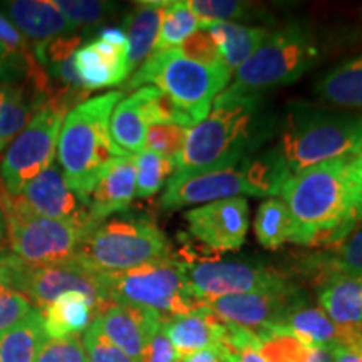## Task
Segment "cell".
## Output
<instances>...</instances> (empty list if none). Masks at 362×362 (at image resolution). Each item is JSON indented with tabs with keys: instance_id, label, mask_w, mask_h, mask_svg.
<instances>
[{
	"instance_id": "31",
	"label": "cell",
	"mask_w": 362,
	"mask_h": 362,
	"mask_svg": "<svg viewBox=\"0 0 362 362\" xmlns=\"http://www.w3.org/2000/svg\"><path fill=\"white\" fill-rule=\"evenodd\" d=\"M309 269L319 274L320 282L332 274L362 277V225L336 245L310 257Z\"/></svg>"
},
{
	"instance_id": "30",
	"label": "cell",
	"mask_w": 362,
	"mask_h": 362,
	"mask_svg": "<svg viewBox=\"0 0 362 362\" xmlns=\"http://www.w3.org/2000/svg\"><path fill=\"white\" fill-rule=\"evenodd\" d=\"M245 173L252 197H270L280 193L284 183L291 178L292 171L277 148L252 155L240 163Z\"/></svg>"
},
{
	"instance_id": "13",
	"label": "cell",
	"mask_w": 362,
	"mask_h": 362,
	"mask_svg": "<svg viewBox=\"0 0 362 362\" xmlns=\"http://www.w3.org/2000/svg\"><path fill=\"white\" fill-rule=\"evenodd\" d=\"M185 221L189 235L211 250H238L248 232V202L235 197L208 203L187 211Z\"/></svg>"
},
{
	"instance_id": "42",
	"label": "cell",
	"mask_w": 362,
	"mask_h": 362,
	"mask_svg": "<svg viewBox=\"0 0 362 362\" xmlns=\"http://www.w3.org/2000/svg\"><path fill=\"white\" fill-rule=\"evenodd\" d=\"M35 362H89L79 337L45 339Z\"/></svg>"
},
{
	"instance_id": "52",
	"label": "cell",
	"mask_w": 362,
	"mask_h": 362,
	"mask_svg": "<svg viewBox=\"0 0 362 362\" xmlns=\"http://www.w3.org/2000/svg\"><path fill=\"white\" fill-rule=\"evenodd\" d=\"M4 237H6V221H4L2 210H0V242H2Z\"/></svg>"
},
{
	"instance_id": "54",
	"label": "cell",
	"mask_w": 362,
	"mask_h": 362,
	"mask_svg": "<svg viewBox=\"0 0 362 362\" xmlns=\"http://www.w3.org/2000/svg\"><path fill=\"white\" fill-rule=\"evenodd\" d=\"M359 352H361V356H362V342H361V349H359Z\"/></svg>"
},
{
	"instance_id": "34",
	"label": "cell",
	"mask_w": 362,
	"mask_h": 362,
	"mask_svg": "<svg viewBox=\"0 0 362 362\" xmlns=\"http://www.w3.org/2000/svg\"><path fill=\"white\" fill-rule=\"evenodd\" d=\"M259 352L267 362H309L312 347L282 327H270L257 332Z\"/></svg>"
},
{
	"instance_id": "44",
	"label": "cell",
	"mask_w": 362,
	"mask_h": 362,
	"mask_svg": "<svg viewBox=\"0 0 362 362\" xmlns=\"http://www.w3.org/2000/svg\"><path fill=\"white\" fill-rule=\"evenodd\" d=\"M143 362H181L176 354L173 344L170 342L168 336L165 334V329L156 330L155 336L148 342L146 349L143 354Z\"/></svg>"
},
{
	"instance_id": "28",
	"label": "cell",
	"mask_w": 362,
	"mask_h": 362,
	"mask_svg": "<svg viewBox=\"0 0 362 362\" xmlns=\"http://www.w3.org/2000/svg\"><path fill=\"white\" fill-rule=\"evenodd\" d=\"M322 101L344 110L362 111V56L344 61L315 86Z\"/></svg>"
},
{
	"instance_id": "38",
	"label": "cell",
	"mask_w": 362,
	"mask_h": 362,
	"mask_svg": "<svg viewBox=\"0 0 362 362\" xmlns=\"http://www.w3.org/2000/svg\"><path fill=\"white\" fill-rule=\"evenodd\" d=\"M189 8L200 21V27L216 22H233L245 19L252 7L240 0H189Z\"/></svg>"
},
{
	"instance_id": "51",
	"label": "cell",
	"mask_w": 362,
	"mask_h": 362,
	"mask_svg": "<svg viewBox=\"0 0 362 362\" xmlns=\"http://www.w3.org/2000/svg\"><path fill=\"white\" fill-rule=\"evenodd\" d=\"M332 347H312L309 354V362H334Z\"/></svg>"
},
{
	"instance_id": "5",
	"label": "cell",
	"mask_w": 362,
	"mask_h": 362,
	"mask_svg": "<svg viewBox=\"0 0 362 362\" xmlns=\"http://www.w3.org/2000/svg\"><path fill=\"white\" fill-rule=\"evenodd\" d=\"M171 255L166 235L153 220L116 216L99 223L83 238L76 262L98 275L117 274Z\"/></svg>"
},
{
	"instance_id": "53",
	"label": "cell",
	"mask_w": 362,
	"mask_h": 362,
	"mask_svg": "<svg viewBox=\"0 0 362 362\" xmlns=\"http://www.w3.org/2000/svg\"><path fill=\"white\" fill-rule=\"evenodd\" d=\"M2 93H4V81H0V101H2ZM4 149L0 146V153H2Z\"/></svg>"
},
{
	"instance_id": "16",
	"label": "cell",
	"mask_w": 362,
	"mask_h": 362,
	"mask_svg": "<svg viewBox=\"0 0 362 362\" xmlns=\"http://www.w3.org/2000/svg\"><path fill=\"white\" fill-rule=\"evenodd\" d=\"M238 194H250L240 163L233 168L206 171L198 175H173L166 183L160 205L163 210H178L183 206L208 205Z\"/></svg>"
},
{
	"instance_id": "40",
	"label": "cell",
	"mask_w": 362,
	"mask_h": 362,
	"mask_svg": "<svg viewBox=\"0 0 362 362\" xmlns=\"http://www.w3.org/2000/svg\"><path fill=\"white\" fill-rule=\"evenodd\" d=\"M83 344L89 362H139L116 347L104 336L94 320L84 332Z\"/></svg>"
},
{
	"instance_id": "36",
	"label": "cell",
	"mask_w": 362,
	"mask_h": 362,
	"mask_svg": "<svg viewBox=\"0 0 362 362\" xmlns=\"http://www.w3.org/2000/svg\"><path fill=\"white\" fill-rule=\"evenodd\" d=\"M188 129L180 124H151L146 131L144 151L168 158L178 163L187 141Z\"/></svg>"
},
{
	"instance_id": "26",
	"label": "cell",
	"mask_w": 362,
	"mask_h": 362,
	"mask_svg": "<svg viewBox=\"0 0 362 362\" xmlns=\"http://www.w3.org/2000/svg\"><path fill=\"white\" fill-rule=\"evenodd\" d=\"M165 6L166 2H139L126 17L124 34L128 39L129 74L155 52Z\"/></svg>"
},
{
	"instance_id": "25",
	"label": "cell",
	"mask_w": 362,
	"mask_h": 362,
	"mask_svg": "<svg viewBox=\"0 0 362 362\" xmlns=\"http://www.w3.org/2000/svg\"><path fill=\"white\" fill-rule=\"evenodd\" d=\"M319 307L344 327L362 325V277L332 274L320 282Z\"/></svg>"
},
{
	"instance_id": "4",
	"label": "cell",
	"mask_w": 362,
	"mask_h": 362,
	"mask_svg": "<svg viewBox=\"0 0 362 362\" xmlns=\"http://www.w3.org/2000/svg\"><path fill=\"white\" fill-rule=\"evenodd\" d=\"M362 144V115L297 104L288 111L277 149L293 173L352 156Z\"/></svg>"
},
{
	"instance_id": "32",
	"label": "cell",
	"mask_w": 362,
	"mask_h": 362,
	"mask_svg": "<svg viewBox=\"0 0 362 362\" xmlns=\"http://www.w3.org/2000/svg\"><path fill=\"white\" fill-rule=\"evenodd\" d=\"M253 230L260 245L270 250H277L280 245L291 240V215L279 197L269 198L262 203L253 221Z\"/></svg>"
},
{
	"instance_id": "7",
	"label": "cell",
	"mask_w": 362,
	"mask_h": 362,
	"mask_svg": "<svg viewBox=\"0 0 362 362\" xmlns=\"http://www.w3.org/2000/svg\"><path fill=\"white\" fill-rule=\"evenodd\" d=\"M101 282L107 304L143 307L166 320L202 307L185 277L183 264L173 255L131 270L101 275Z\"/></svg>"
},
{
	"instance_id": "15",
	"label": "cell",
	"mask_w": 362,
	"mask_h": 362,
	"mask_svg": "<svg viewBox=\"0 0 362 362\" xmlns=\"http://www.w3.org/2000/svg\"><path fill=\"white\" fill-rule=\"evenodd\" d=\"M74 64L86 90L119 86L129 76L128 39L119 27H107L98 39L74 54Z\"/></svg>"
},
{
	"instance_id": "19",
	"label": "cell",
	"mask_w": 362,
	"mask_h": 362,
	"mask_svg": "<svg viewBox=\"0 0 362 362\" xmlns=\"http://www.w3.org/2000/svg\"><path fill=\"white\" fill-rule=\"evenodd\" d=\"M94 322L116 347L133 359L143 362L148 342L166 319L143 307L110 304L94 317Z\"/></svg>"
},
{
	"instance_id": "1",
	"label": "cell",
	"mask_w": 362,
	"mask_h": 362,
	"mask_svg": "<svg viewBox=\"0 0 362 362\" xmlns=\"http://www.w3.org/2000/svg\"><path fill=\"white\" fill-rule=\"evenodd\" d=\"M274 121L262 94L226 88L205 119L188 129L173 175H198L233 168L270 138Z\"/></svg>"
},
{
	"instance_id": "27",
	"label": "cell",
	"mask_w": 362,
	"mask_h": 362,
	"mask_svg": "<svg viewBox=\"0 0 362 362\" xmlns=\"http://www.w3.org/2000/svg\"><path fill=\"white\" fill-rule=\"evenodd\" d=\"M200 29H205L215 40L230 72L237 71L259 49L269 34L262 27H248L237 22H216Z\"/></svg>"
},
{
	"instance_id": "2",
	"label": "cell",
	"mask_w": 362,
	"mask_h": 362,
	"mask_svg": "<svg viewBox=\"0 0 362 362\" xmlns=\"http://www.w3.org/2000/svg\"><path fill=\"white\" fill-rule=\"evenodd\" d=\"M349 161L351 156L320 163L291 175L285 181L279 198L291 215L292 233L288 242L329 248L361 225Z\"/></svg>"
},
{
	"instance_id": "11",
	"label": "cell",
	"mask_w": 362,
	"mask_h": 362,
	"mask_svg": "<svg viewBox=\"0 0 362 362\" xmlns=\"http://www.w3.org/2000/svg\"><path fill=\"white\" fill-rule=\"evenodd\" d=\"M64 117V111L52 106L39 107L25 129L8 144L0 161V183L7 194H21L27 183L54 165Z\"/></svg>"
},
{
	"instance_id": "3",
	"label": "cell",
	"mask_w": 362,
	"mask_h": 362,
	"mask_svg": "<svg viewBox=\"0 0 362 362\" xmlns=\"http://www.w3.org/2000/svg\"><path fill=\"white\" fill-rule=\"evenodd\" d=\"M123 98L121 90H112L88 99L62 121L57 139L59 165L72 192L88 203L107 165L117 156H126L115 146L110 133L112 110Z\"/></svg>"
},
{
	"instance_id": "24",
	"label": "cell",
	"mask_w": 362,
	"mask_h": 362,
	"mask_svg": "<svg viewBox=\"0 0 362 362\" xmlns=\"http://www.w3.org/2000/svg\"><path fill=\"white\" fill-rule=\"evenodd\" d=\"M49 339L79 337L96 317V305L83 292H67L40 310Z\"/></svg>"
},
{
	"instance_id": "12",
	"label": "cell",
	"mask_w": 362,
	"mask_h": 362,
	"mask_svg": "<svg viewBox=\"0 0 362 362\" xmlns=\"http://www.w3.org/2000/svg\"><path fill=\"white\" fill-rule=\"evenodd\" d=\"M13 288L24 293L35 309L42 310L52 304L59 296L67 292H83L96 305V315L107 307L101 275L84 269L76 260L66 264L27 269L24 267L17 275Z\"/></svg>"
},
{
	"instance_id": "18",
	"label": "cell",
	"mask_w": 362,
	"mask_h": 362,
	"mask_svg": "<svg viewBox=\"0 0 362 362\" xmlns=\"http://www.w3.org/2000/svg\"><path fill=\"white\" fill-rule=\"evenodd\" d=\"M279 327L309 347H349L361 349L362 325L344 327L334 322L319 305H312L304 297H298L285 312Z\"/></svg>"
},
{
	"instance_id": "10",
	"label": "cell",
	"mask_w": 362,
	"mask_h": 362,
	"mask_svg": "<svg viewBox=\"0 0 362 362\" xmlns=\"http://www.w3.org/2000/svg\"><path fill=\"white\" fill-rule=\"evenodd\" d=\"M181 264L189 288L202 305L226 296L296 287L288 275L259 260H211L189 255Z\"/></svg>"
},
{
	"instance_id": "50",
	"label": "cell",
	"mask_w": 362,
	"mask_h": 362,
	"mask_svg": "<svg viewBox=\"0 0 362 362\" xmlns=\"http://www.w3.org/2000/svg\"><path fill=\"white\" fill-rule=\"evenodd\" d=\"M334 362H362L359 351L349 349V347H337L334 351Z\"/></svg>"
},
{
	"instance_id": "37",
	"label": "cell",
	"mask_w": 362,
	"mask_h": 362,
	"mask_svg": "<svg viewBox=\"0 0 362 362\" xmlns=\"http://www.w3.org/2000/svg\"><path fill=\"white\" fill-rule=\"evenodd\" d=\"M54 4L76 29L101 24L116 11L115 4L98 0H56Z\"/></svg>"
},
{
	"instance_id": "29",
	"label": "cell",
	"mask_w": 362,
	"mask_h": 362,
	"mask_svg": "<svg viewBox=\"0 0 362 362\" xmlns=\"http://www.w3.org/2000/svg\"><path fill=\"white\" fill-rule=\"evenodd\" d=\"M45 339L42 314L34 307L16 327L0 336V362H35Z\"/></svg>"
},
{
	"instance_id": "33",
	"label": "cell",
	"mask_w": 362,
	"mask_h": 362,
	"mask_svg": "<svg viewBox=\"0 0 362 362\" xmlns=\"http://www.w3.org/2000/svg\"><path fill=\"white\" fill-rule=\"evenodd\" d=\"M198 29H200V21L189 8L188 2H178V0L166 2L155 52L175 51Z\"/></svg>"
},
{
	"instance_id": "23",
	"label": "cell",
	"mask_w": 362,
	"mask_h": 362,
	"mask_svg": "<svg viewBox=\"0 0 362 362\" xmlns=\"http://www.w3.org/2000/svg\"><path fill=\"white\" fill-rule=\"evenodd\" d=\"M151 126L146 110L143 88L136 89L129 98H123L112 110L110 133L115 146L126 156H136L144 151L146 131Z\"/></svg>"
},
{
	"instance_id": "47",
	"label": "cell",
	"mask_w": 362,
	"mask_h": 362,
	"mask_svg": "<svg viewBox=\"0 0 362 362\" xmlns=\"http://www.w3.org/2000/svg\"><path fill=\"white\" fill-rule=\"evenodd\" d=\"M22 269H24V265L11 252L6 248H0V285H7V287L13 288L17 275Z\"/></svg>"
},
{
	"instance_id": "48",
	"label": "cell",
	"mask_w": 362,
	"mask_h": 362,
	"mask_svg": "<svg viewBox=\"0 0 362 362\" xmlns=\"http://www.w3.org/2000/svg\"><path fill=\"white\" fill-rule=\"evenodd\" d=\"M181 362H235V359L232 352L226 349L223 344H218V346L194 352V354L181 359Z\"/></svg>"
},
{
	"instance_id": "46",
	"label": "cell",
	"mask_w": 362,
	"mask_h": 362,
	"mask_svg": "<svg viewBox=\"0 0 362 362\" xmlns=\"http://www.w3.org/2000/svg\"><path fill=\"white\" fill-rule=\"evenodd\" d=\"M349 175H351L352 192H354L357 214H359V218L362 221V144L354 155L351 156Z\"/></svg>"
},
{
	"instance_id": "35",
	"label": "cell",
	"mask_w": 362,
	"mask_h": 362,
	"mask_svg": "<svg viewBox=\"0 0 362 362\" xmlns=\"http://www.w3.org/2000/svg\"><path fill=\"white\" fill-rule=\"evenodd\" d=\"M134 166L136 197L139 198H151L153 194H156L176 171V161L151 151H141L136 155Z\"/></svg>"
},
{
	"instance_id": "22",
	"label": "cell",
	"mask_w": 362,
	"mask_h": 362,
	"mask_svg": "<svg viewBox=\"0 0 362 362\" xmlns=\"http://www.w3.org/2000/svg\"><path fill=\"white\" fill-rule=\"evenodd\" d=\"M2 11L24 37L35 40V44L76 34L78 30L52 0H12L2 4Z\"/></svg>"
},
{
	"instance_id": "45",
	"label": "cell",
	"mask_w": 362,
	"mask_h": 362,
	"mask_svg": "<svg viewBox=\"0 0 362 362\" xmlns=\"http://www.w3.org/2000/svg\"><path fill=\"white\" fill-rule=\"evenodd\" d=\"M25 71L27 62L12 56L6 47L0 45V81H4V83H16L22 76L25 78Z\"/></svg>"
},
{
	"instance_id": "21",
	"label": "cell",
	"mask_w": 362,
	"mask_h": 362,
	"mask_svg": "<svg viewBox=\"0 0 362 362\" xmlns=\"http://www.w3.org/2000/svg\"><path fill=\"white\" fill-rule=\"evenodd\" d=\"M163 329L180 359L223 344L226 336V324L205 305L188 314L171 317L163 324Z\"/></svg>"
},
{
	"instance_id": "20",
	"label": "cell",
	"mask_w": 362,
	"mask_h": 362,
	"mask_svg": "<svg viewBox=\"0 0 362 362\" xmlns=\"http://www.w3.org/2000/svg\"><path fill=\"white\" fill-rule=\"evenodd\" d=\"M136 197L134 156H117L112 160L89 194V215L94 225L103 223L111 215L128 210Z\"/></svg>"
},
{
	"instance_id": "49",
	"label": "cell",
	"mask_w": 362,
	"mask_h": 362,
	"mask_svg": "<svg viewBox=\"0 0 362 362\" xmlns=\"http://www.w3.org/2000/svg\"><path fill=\"white\" fill-rule=\"evenodd\" d=\"M235 362H267L264 357L260 356L259 346H247L238 352H232Z\"/></svg>"
},
{
	"instance_id": "8",
	"label": "cell",
	"mask_w": 362,
	"mask_h": 362,
	"mask_svg": "<svg viewBox=\"0 0 362 362\" xmlns=\"http://www.w3.org/2000/svg\"><path fill=\"white\" fill-rule=\"evenodd\" d=\"M0 210L6 221L8 252L27 269L59 265L76 259L88 230L66 221L35 215L17 197L0 189Z\"/></svg>"
},
{
	"instance_id": "43",
	"label": "cell",
	"mask_w": 362,
	"mask_h": 362,
	"mask_svg": "<svg viewBox=\"0 0 362 362\" xmlns=\"http://www.w3.org/2000/svg\"><path fill=\"white\" fill-rule=\"evenodd\" d=\"M0 45L6 47L12 56L25 62L34 57V47H30L24 34L12 24L11 19L2 11H0Z\"/></svg>"
},
{
	"instance_id": "6",
	"label": "cell",
	"mask_w": 362,
	"mask_h": 362,
	"mask_svg": "<svg viewBox=\"0 0 362 362\" xmlns=\"http://www.w3.org/2000/svg\"><path fill=\"white\" fill-rule=\"evenodd\" d=\"M232 72L208 67L175 51L151 54L124 84L126 90L153 86L192 117L194 126L205 119L215 98L226 89Z\"/></svg>"
},
{
	"instance_id": "39",
	"label": "cell",
	"mask_w": 362,
	"mask_h": 362,
	"mask_svg": "<svg viewBox=\"0 0 362 362\" xmlns=\"http://www.w3.org/2000/svg\"><path fill=\"white\" fill-rule=\"evenodd\" d=\"M178 52L181 56L198 62V64L228 69V67L225 66L223 57H221L220 49L216 47L215 40L211 39V35L208 34L205 29H198L197 33L189 35V37L180 45Z\"/></svg>"
},
{
	"instance_id": "41",
	"label": "cell",
	"mask_w": 362,
	"mask_h": 362,
	"mask_svg": "<svg viewBox=\"0 0 362 362\" xmlns=\"http://www.w3.org/2000/svg\"><path fill=\"white\" fill-rule=\"evenodd\" d=\"M34 309L30 300L16 288L0 285V336L16 327Z\"/></svg>"
},
{
	"instance_id": "14",
	"label": "cell",
	"mask_w": 362,
	"mask_h": 362,
	"mask_svg": "<svg viewBox=\"0 0 362 362\" xmlns=\"http://www.w3.org/2000/svg\"><path fill=\"white\" fill-rule=\"evenodd\" d=\"M19 198L35 215L81 226L88 233L98 226L90 220L89 203L72 192L57 165H51L27 183Z\"/></svg>"
},
{
	"instance_id": "17",
	"label": "cell",
	"mask_w": 362,
	"mask_h": 362,
	"mask_svg": "<svg viewBox=\"0 0 362 362\" xmlns=\"http://www.w3.org/2000/svg\"><path fill=\"white\" fill-rule=\"evenodd\" d=\"M302 293L297 287L287 291H269L226 296L205 304L221 322L233 324L252 332L279 327L285 312Z\"/></svg>"
},
{
	"instance_id": "55",
	"label": "cell",
	"mask_w": 362,
	"mask_h": 362,
	"mask_svg": "<svg viewBox=\"0 0 362 362\" xmlns=\"http://www.w3.org/2000/svg\"><path fill=\"white\" fill-rule=\"evenodd\" d=\"M0 189H2V183H0Z\"/></svg>"
},
{
	"instance_id": "9",
	"label": "cell",
	"mask_w": 362,
	"mask_h": 362,
	"mask_svg": "<svg viewBox=\"0 0 362 362\" xmlns=\"http://www.w3.org/2000/svg\"><path fill=\"white\" fill-rule=\"evenodd\" d=\"M320 47L309 27L285 25L267 34L255 52L235 71V88L262 94L292 84L317 64Z\"/></svg>"
}]
</instances>
